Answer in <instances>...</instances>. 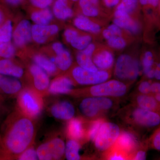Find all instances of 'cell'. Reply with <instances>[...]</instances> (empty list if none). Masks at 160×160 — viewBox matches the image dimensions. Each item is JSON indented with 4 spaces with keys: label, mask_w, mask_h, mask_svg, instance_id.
I'll use <instances>...</instances> for the list:
<instances>
[{
    "label": "cell",
    "mask_w": 160,
    "mask_h": 160,
    "mask_svg": "<svg viewBox=\"0 0 160 160\" xmlns=\"http://www.w3.org/2000/svg\"><path fill=\"white\" fill-rule=\"evenodd\" d=\"M32 119L21 112L7 120L0 137L2 153L7 156L18 157L31 146L35 135Z\"/></svg>",
    "instance_id": "obj_1"
},
{
    "label": "cell",
    "mask_w": 160,
    "mask_h": 160,
    "mask_svg": "<svg viewBox=\"0 0 160 160\" xmlns=\"http://www.w3.org/2000/svg\"><path fill=\"white\" fill-rule=\"evenodd\" d=\"M126 83L118 80H107L86 89L78 90L75 94L86 97H105L113 98L124 96L128 91Z\"/></svg>",
    "instance_id": "obj_2"
},
{
    "label": "cell",
    "mask_w": 160,
    "mask_h": 160,
    "mask_svg": "<svg viewBox=\"0 0 160 160\" xmlns=\"http://www.w3.org/2000/svg\"><path fill=\"white\" fill-rule=\"evenodd\" d=\"M115 100L105 97H86L79 105L80 112L85 117L96 120L114 109Z\"/></svg>",
    "instance_id": "obj_3"
},
{
    "label": "cell",
    "mask_w": 160,
    "mask_h": 160,
    "mask_svg": "<svg viewBox=\"0 0 160 160\" xmlns=\"http://www.w3.org/2000/svg\"><path fill=\"white\" fill-rule=\"evenodd\" d=\"M140 64L137 59L128 54L121 55L116 62L114 75L123 82H134L138 77Z\"/></svg>",
    "instance_id": "obj_4"
},
{
    "label": "cell",
    "mask_w": 160,
    "mask_h": 160,
    "mask_svg": "<svg viewBox=\"0 0 160 160\" xmlns=\"http://www.w3.org/2000/svg\"><path fill=\"white\" fill-rule=\"evenodd\" d=\"M18 104L21 112L31 118L37 117L42 109V98L36 92L30 89L21 92Z\"/></svg>",
    "instance_id": "obj_5"
},
{
    "label": "cell",
    "mask_w": 160,
    "mask_h": 160,
    "mask_svg": "<svg viewBox=\"0 0 160 160\" xmlns=\"http://www.w3.org/2000/svg\"><path fill=\"white\" fill-rule=\"evenodd\" d=\"M121 132L120 127L115 123L104 122L93 141L95 146L99 151L106 152L114 145Z\"/></svg>",
    "instance_id": "obj_6"
},
{
    "label": "cell",
    "mask_w": 160,
    "mask_h": 160,
    "mask_svg": "<svg viewBox=\"0 0 160 160\" xmlns=\"http://www.w3.org/2000/svg\"><path fill=\"white\" fill-rule=\"evenodd\" d=\"M127 112V121L138 126L151 128L160 124V113L134 106Z\"/></svg>",
    "instance_id": "obj_7"
},
{
    "label": "cell",
    "mask_w": 160,
    "mask_h": 160,
    "mask_svg": "<svg viewBox=\"0 0 160 160\" xmlns=\"http://www.w3.org/2000/svg\"><path fill=\"white\" fill-rule=\"evenodd\" d=\"M71 76L73 82L80 85H94L106 82L110 78L109 71L98 70L97 71H89L79 66H76L72 69Z\"/></svg>",
    "instance_id": "obj_8"
},
{
    "label": "cell",
    "mask_w": 160,
    "mask_h": 160,
    "mask_svg": "<svg viewBox=\"0 0 160 160\" xmlns=\"http://www.w3.org/2000/svg\"><path fill=\"white\" fill-rule=\"evenodd\" d=\"M65 148L64 141L60 138H55L40 145L37 152L39 160H59L65 153Z\"/></svg>",
    "instance_id": "obj_9"
},
{
    "label": "cell",
    "mask_w": 160,
    "mask_h": 160,
    "mask_svg": "<svg viewBox=\"0 0 160 160\" xmlns=\"http://www.w3.org/2000/svg\"><path fill=\"white\" fill-rule=\"evenodd\" d=\"M32 27L29 20L23 19L13 28L12 40L16 47L23 48L32 41Z\"/></svg>",
    "instance_id": "obj_10"
},
{
    "label": "cell",
    "mask_w": 160,
    "mask_h": 160,
    "mask_svg": "<svg viewBox=\"0 0 160 160\" xmlns=\"http://www.w3.org/2000/svg\"><path fill=\"white\" fill-rule=\"evenodd\" d=\"M59 31L58 26L55 24L39 25L33 24L32 27V40L37 44H44Z\"/></svg>",
    "instance_id": "obj_11"
},
{
    "label": "cell",
    "mask_w": 160,
    "mask_h": 160,
    "mask_svg": "<svg viewBox=\"0 0 160 160\" xmlns=\"http://www.w3.org/2000/svg\"><path fill=\"white\" fill-rule=\"evenodd\" d=\"M52 49L55 54L54 62L58 69L65 71L71 67L72 58L71 53L61 42H55L52 45Z\"/></svg>",
    "instance_id": "obj_12"
},
{
    "label": "cell",
    "mask_w": 160,
    "mask_h": 160,
    "mask_svg": "<svg viewBox=\"0 0 160 160\" xmlns=\"http://www.w3.org/2000/svg\"><path fill=\"white\" fill-rule=\"evenodd\" d=\"M113 23L122 29L129 32L132 34H137L140 31L139 23L132 18L130 14L122 10L115 9Z\"/></svg>",
    "instance_id": "obj_13"
},
{
    "label": "cell",
    "mask_w": 160,
    "mask_h": 160,
    "mask_svg": "<svg viewBox=\"0 0 160 160\" xmlns=\"http://www.w3.org/2000/svg\"><path fill=\"white\" fill-rule=\"evenodd\" d=\"M95 48L94 44L91 43L85 49L78 52L76 61L78 66L90 71L96 72L99 70L92 61Z\"/></svg>",
    "instance_id": "obj_14"
},
{
    "label": "cell",
    "mask_w": 160,
    "mask_h": 160,
    "mask_svg": "<svg viewBox=\"0 0 160 160\" xmlns=\"http://www.w3.org/2000/svg\"><path fill=\"white\" fill-rule=\"evenodd\" d=\"M29 70L33 78V84L36 90L40 92L47 90L50 85L49 74L35 63L30 66Z\"/></svg>",
    "instance_id": "obj_15"
},
{
    "label": "cell",
    "mask_w": 160,
    "mask_h": 160,
    "mask_svg": "<svg viewBox=\"0 0 160 160\" xmlns=\"http://www.w3.org/2000/svg\"><path fill=\"white\" fill-rule=\"evenodd\" d=\"M74 82L67 77H58L53 80L49 85L48 91L52 94H66L73 91Z\"/></svg>",
    "instance_id": "obj_16"
},
{
    "label": "cell",
    "mask_w": 160,
    "mask_h": 160,
    "mask_svg": "<svg viewBox=\"0 0 160 160\" xmlns=\"http://www.w3.org/2000/svg\"><path fill=\"white\" fill-rule=\"evenodd\" d=\"M52 116L58 119L69 120L74 117V106L68 101H62L54 104L51 108Z\"/></svg>",
    "instance_id": "obj_17"
},
{
    "label": "cell",
    "mask_w": 160,
    "mask_h": 160,
    "mask_svg": "<svg viewBox=\"0 0 160 160\" xmlns=\"http://www.w3.org/2000/svg\"><path fill=\"white\" fill-rule=\"evenodd\" d=\"M71 0H54L52 4V12L58 19L66 21L73 16L74 12L72 9Z\"/></svg>",
    "instance_id": "obj_18"
},
{
    "label": "cell",
    "mask_w": 160,
    "mask_h": 160,
    "mask_svg": "<svg viewBox=\"0 0 160 160\" xmlns=\"http://www.w3.org/2000/svg\"><path fill=\"white\" fill-rule=\"evenodd\" d=\"M22 89V84L18 78L0 74V92L14 95L19 92Z\"/></svg>",
    "instance_id": "obj_19"
},
{
    "label": "cell",
    "mask_w": 160,
    "mask_h": 160,
    "mask_svg": "<svg viewBox=\"0 0 160 160\" xmlns=\"http://www.w3.org/2000/svg\"><path fill=\"white\" fill-rule=\"evenodd\" d=\"M133 102L135 106L138 107L160 113V104L155 99L152 94L138 93L133 98Z\"/></svg>",
    "instance_id": "obj_20"
},
{
    "label": "cell",
    "mask_w": 160,
    "mask_h": 160,
    "mask_svg": "<svg viewBox=\"0 0 160 160\" xmlns=\"http://www.w3.org/2000/svg\"><path fill=\"white\" fill-rule=\"evenodd\" d=\"M92 61L99 70L108 71L114 64V56L109 50H103L93 55Z\"/></svg>",
    "instance_id": "obj_21"
},
{
    "label": "cell",
    "mask_w": 160,
    "mask_h": 160,
    "mask_svg": "<svg viewBox=\"0 0 160 160\" xmlns=\"http://www.w3.org/2000/svg\"><path fill=\"white\" fill-rule=\"evenodd\" d=\"M67 131L69 137L78 142L87 138V130H85L82 120L78 118L70 120L67 126Z\"/></svg>",
    "instance_id": "obj_22"
},
{
    "label": "cell",
    "mask_w": 160,
    "mask_h": 160,
    "mask_svg": "<svg viewBox=\"0 0 160 160\" xmlns=\"http://www.w3.org/2000/svg\"><path fill=\"white\" fill-rule=\"evenodd\" d=\"M136 144L135 138L133 135L130 132H123L120 133L114 145L126 152L130 158L135 149Z\"/></svg>",
    "instance_id": "obj_23"
},
{
    "label": "cell",
    "mask_w": 160,
    "mask_h": 160,
    "mask_svg": "<svg viewBox=\"0 0 160 160\" xmlns=\"http://www.w3.org/2000/svg\"><path fill=\"white\" fill-rule=\"evenodd\" d=\"M24 69L11 59L0 60V74L20 78L24 75Z\"/></svg>",
    "instance_id": "obj_24"
},
{
    "label": "cell",
    "mask_w": 160,
    "mask_h": 160,
    "mask_svg": "<svg viewBox=\"0 0 160 160\" xmlns=\"http://www.w3.org/2000/svg\"><path fill=\"white\" fill-rule=\"evenodd\" d=\"M73 24L77 29L90 33H99L101 31V26L97 23L92 22L89 17L84 15H80L75 18Z\"/></svg>",
    "instance_id": "obj_25"
},
{
    "label": "cell",
    "mask_w": 160,
    "mask_h": 160,
    "mask_svg": "<svg viewBox=\"0 0 160 160\" xmlns=\"http://www.w3.org/2000/svg\"><path fill=\"white\" fill-rule=\"evenodd\" d=\"M30 14L32 22L39 25H49L54 17L52 11L49 8L42 9L34 8Z\"/></svg>",
    "instance_id": "obj_26"
},
{
    "label": "cell",
    "mask_w": 160,
    "mask_h": 160,
    "mask_svg": "<svg viewBox=\"0 0 160 160\" xmlns=\"http://www.w3.org/2000/svg\"><path fill=\"white\" fill-rule=\"evenodd\" d=\"M77 2L85 16L94 18L99 14L100 0H78Z\"/></svg>",
    "instance_id": "obj_27"
},
{
    "label": "cell",
    "mask_w": 160,
    "mask_h": 160,
    "mask_svg": "<svg viewBox=\"0 0 160 160\" xmlns=\"http://www.w3.org/2000/svg\"><path fill=\"white\" fill-rule=\"evenodd\" d=\"M35 64L39 66L49 75H52L57 73L58 68L55 64L46 56L43 54H36L32 58Z\"/></svg>",
    "instance_id": "obj_28"
},
{
    "label": "cell",
    "mask_w": 160,
    "mask_h": 160,
    "mask_svg": "<svg viewBox=\"0 0 160 160\" xmlns=\"http://www.w3.org/2000/svg\"><path fill=\"white\" fill-rule=\"evenodd\" d=\"M143 72L147 78L151 79L154 78L155 61L154 54L151 51H146L143 54L142 61Z\"/></svg>",
    "instance_id": "obj_29"
},
{
    "label": "cell",
    "mask_w": 160,
    "mask_h": 160,
    "mask_svg": "<svg viewBox=\"0 0 160 160\" xmlns=\"http://www.w3.org/2000/svg\"><path fill=\"white\" fill-rule=\"evenodd\" d=\"M80 145L77 141L71 139L67 142L65 148V155L68 160H78L81 159L79 154Z\"/></svg>",
    "instance_id": "obj_30"
},
{
    "label": "cell",
    "mask_w": 160,
    "mask_h": 160,
    "mask_svg": "<svg viewBox=\"0 0 160 160\" xmlns=\"http://www.w3.org/2000/svg\"><path fill=\"white\" fill-rule=\"evenodd\" d=\"M13 28L12 21L9 18L0 26V42H11L12 40Z\"/></svg>",
    "instance_id": "obj_31"
},
{
    "label": "cell",
    "mask_w": 160,
    "mask_h": 160,
    "mask_svg": "<svg viewBox=\"0 0 160 160\" xmlns=\"http://www.w3.org/2000/svg\"><path fill=\"white\" fill-rule=\"evenodd\" d=\"M92 41V38L89 35L79 34L73 39L69 44L72 47L80 51L86 48Z\"/></svg>",
    "instance_id": "obj_32"
},
{
    "label": "cell",
    "mask_w": 160,
    "mask_h": 160,
    "mask_svg": "<svg viewBox=\"0 0 160 160\" xmlns=\"http://www.w3.org/2000/svg\"><path fill=\"white\" fill-rule=\"evenodd\" d=\"M105 152V158L107 160H126L129 158V155L114 145Z\"/></svg>",
    "instance_id": "obj_33"
},
{
    "label": "cell",
    "mask_w": 160,
    "mask_h": 160,
    "mask_svg": "<svg viewBox=\"0 0 160 160\" xmlns=\"http://www.w3.org/2000/svg\"><path fill=\"white\" fill-rule=\"evenodd\" d=\"M16 54L15 46L11 42H0V57L3 58L11 59Z\"/></svg>",
    "instance_id": "obj_34"
},
{
    "label": "cell",
    "mask_w": 160,
    "mask_h": 160,
    "mask_svg": "<svg viewBox=\"0 0 160 160\" xmlns=\"http://www.w3.org/2000/svg\"><path fill=\"white\" fill-rule=\"evenodd\" d=\"M139 5V0H121L119 4L116 7V9L122 10L131 14L137 9Z\"/></svg>",
    "instance_id": "obj_35"
},
{
    "label": "cell",
    "mask_w": 160,
    "mask_h": 160,
    "mask_svg": "<svg viewBox=\"0 0 160 160\" xmlns=\"http://www.w3.org/2000/svg\"><path fill=\"white\" fill-rule=\"evenodd\" d=\"M104 122V120L101 118L92 121L89 126V129L87 130V136L88 139L94 141L100 126Z\"/></svg>",
    "instance_id": "obj_36"
},
{
    "label": "cell",
    "mask_w": 160,
    "mask_h": 160,
    "mask_svg": "<svg viewBox=\"0 0 160 160\" xmlns=\"http://www.w3.org/2000/svg\"><path fill=\"white\" fill-rule=\"evenodd\" d=\"M147 143L149 148L160 151V126L152 133Z\"/></svg>",
    "instance_id": "obj_37"
},
{
    "label": "cell",
    "mask_w": 160,
    "mask_h": 160,
    "mask_svg": "<svg viewBox=\"0 0 160 160\" xmlns=\"http://www.w3.org/2000/svg\"><path fill=\"white\" fill-rule=\"evenodd\" d=\"M109 47L117 49H124L126 46V42L122 36H114L107 40Z\"/></svg>",
    "instance_id": "obj_38"
},
{
    "label": "cell",
    "mask_w": 160,
    "mask_h": 160,
    "mask_svg": "<svg viewBox=\"0 0 160 160\" xmlns=\"http://www.w3.org/2000/svg\"><path fill=\"white\" fill-rule=\"evenodd\" d=\"M54 0H25L24 3L29 2L35 9H45L52 6Z\"/></svg>",
    "instance_id": "obj_39"
},
{
    "label": "cell",
    "mask_w": 160,
    "mask_h": 160,
    "mask_svg": "<svg viewBox=\"0 0 160 160\" xmlns=\"http://www.w3.org/2000/svg\"><path fill=\"white\" fill-rule=\"evenodd\" d=\"M20 160H36L39 159L37 150L33 148L29 147L18 157Z\"/></svg>",
    "instance_id": "obj_40"
},
{
    "label": "cell",
    "mask_w": 160,
    "mask_h": 160,
    "mask_svg": "<svg viewBox=\"0 0 160 160\" xmlns=\"http://www.w3.org/2000/svg\"><path fill=\"white\" fill-rule=\"evenodd\" d=\"M151 83L149 81L145 80L141 82L138 87V91L139 93L143 94H150Z\"/></svg>",
    "instance_id": "obj_41"
},
{
    "label": "cell",
    "mask_w": 160,
    "mask_h": 160,
    "mask_svg": "<svg viewBox=\"0 0 160 160\" xmlns=\"http://www.w3.org/2000/svg\"><path fill=\"white\" fill-rule=\"evenodd\" d=\"M9 8L0 3V26L9 19Z\"/></svg>",
    "instance_id": "obj_42"
},
{
    "label": "cell",
    "mask_w": 160,
    "mask_h": 160,
    "mask_svg": "<svg viewBox=\"0 0 160 160\" xmlns=\"http://www.w3.org/2000/svg\"><path fill=\"white\" fill-rule=\"evenodd\" d=\"M78 34V32L75 29L68 28L64 31V37L66 42L69 44L73 39Z\"/></svg>",
    "instance_id": "obj_43"
},
{
    "label": "cell",
    "mask_w": 160,
    "mask_h": 160,
    "mask_svg": "<svg viewBox=\"0 0 160 160\" xmlns=\"http://www.w3.org/2000/svg\"><path fill=\"white\" fill-rule=\"evenodd\" d=\"M25 0H0V3L9 8H16L24 4Z\"/></svg>",
    "instance_id": "obj_44"
},
{
    "label": "cell",
    "mask_w": 160,
    "mask_h": 160,
    "mask_svg": "<svg viewBox=\"0 0 160 160\" xmlns=\"http://www.w3.org/2000/svg\"><path fill=\"white\" fill-rule=\"evenodd\" d=\"M139 2L144 8L148 7L158 8L159 0H139Z\"/></svg>",
    "instance_id": "obj_45"
},
{
    "label": "cell",
    "mask_w": 160,
    "mask_h": 160,
    "mask_svg": "<svg viewBox=\"0 0 160 160\" xmlns=\"http://www.w3.org/2000/svg\"><path fill=\"white\" fill-rule=\"evenodd\" d=\"M131 159L135 160H144L146 158V149H142L134 152L132 155Z\"/></svg>",
    "instance_id": "obj_46"
},
{
    "label": "cell",
    "mask_w": 160,
    "mask_h": 160,
    "mask_svg": "<svg viewBox=\"0 0 160 160\" xmlns=\"http://www.w3.org/2000/svg\"><path fill=\"white\" fill-rule=\"evenodd\" d=\"M107 28L109 29L114 35L120 36L122 35V29L114 23L109 25Z\"/></svg>",
    "instance_id": "obj_47"
},
{
    "label": "cell",
    "mask_w": 160,
    "mask_h": 160,
    "mask_svg": "<svg viewBox=\"0 0 160 160\" xmlns=\"http://www.w3.org/2000/svg\"><path fill=\"white\" fill-rule=\"evenodd\" d=\"M102 2L107 8H112L116 7L119 4L121 0H102Z\"/></svg>",
    "instance_id": "obj_48"
},
{
    "label": "cell",
    "mask_w": 160,
    "mask_h": 160,
    "mask_svg": "<svg viewBox=\"0 0 160 160\" xmlns=\"http://www.w3.org/2000/svg\"><path fill=\"white\" fill-rule=\"evenodd\" d=\"M152 94L160 92V82H156L151 83L150 87Z\"/></svg>",
    "instance_id": "obj_49"
},
{
    "label": "cell",
    "mask_w": 160,
    "mask_h": 160,
    "mask_svg": "<svg viewBox=\"0 0 160 160\" xmlns=\"http://www.w3.org/2000/svg\"><path fill=\"white\" fill-rule=\"evenodd\" d=\"M154 78L160 81V62L156 63L155 66Z\"/></svg>",
    "instance_id": "obj_50"
},
{
    "label": "cell",
    "mask_w": 160,
    "mask_h": 160,
    "mask_svg": "<svg viewBox=\"0 0 160 160\" xmlns=\"http://www.w3.org/2000/svg\"><path fill=\"white\" fill-rule=\"evenodd\" d=\"M153 96H154L155 99L160 104V92L153 94Z\"/></svg>",
    "instance_id": "obj_51"
},
{
    "label": "cell",
    "mask_w": 160,
    "mask_h": 160,
    "mask_svg": "<svg viewBox=\"0 0 160 160\" xmlns=\"http://www.w3.org/2000/svg\"><path fill=\"white\" fill-rule=\"evenodd\" d=\"M158 9L159 12V13H160V0H159V3Z\"/></svg>",
    "instance_id": "obj_52"
},
{
    "label": "cell",
    "mask_w": 160,
    "mask_h": 160,
    "mask_svg": "<svg viewBox=\"0 0 160 160\" xmlns=\"http://www.w3.org/2000/svg\"><path fill=\"white\" fill-rule=\"evenodd\" d=\"M71 1H72V2H77L78 0H71Z\"/></svg>",
    "instance_id": "obj_53"
}]
</instances>
